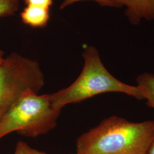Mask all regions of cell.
Masks as SVG:
<instances>
[{
	"label": "cell",
	"mask_w": 154,
	"mask_h": 154,
	"mask_svg": "<svg viewBox=\"0 0 154 154\" xmlns=\"http://www.w3.org/2000/svg\"><path fill=\"white\" fill-rule=\"evenodd\" d=\"M13 154H47L44 151H39L30 147L27 143L22 140L18 141L16 144Z\"/></svg>",
	"instance_id": "obj_10"
},
{
	"label": "cell",
	"mask_w": 154,
	"mask_h": 154,
	"mask_svg": "<svg viewBox=\"0 0 154 154\" xmlns=\"http://www.w3.org/2000/svg\"><path fill=\"white\" fill-rule=\"evenodd\" d=\"M154 135L153 121L111 116L78 138L76 149L81 154H147Z\"/></svg>",
	"instance_id": "obj_1"
},
{
	"label": "cell",
	"mask_w": 154,
	"mask_h": 154,
	"mask_svg": "<svg viewBox=\"0 0 154 154\" xmlns=\"http://www.w3.org/2000/svg\"><path fill=\"white\" fill-rule=\"evenodd\" d=\"M50 9L26 6L21 11L22 22L33 28H45L49 21Z\"/></svg>",
	"instance_id": "obj_6"
},
{
	"label": "cell",
	"mask_w": 154,
	"mask_h": 154,
	"mask_svg": "<svg viewBox=\"0 0 154 154\" xmlns=\"http://www.w3.org/2000/svg\"><path fill=\"white\" fill-rule=\"evenodd\" d=\"M76 154H79V153H77Z\"/></svg>",
	"instance_id": "obj_14"
},
{
	"label": "cell",
	"mask_w": 154,
	"mask_h": 154,
	"mask_svg": "<svg viewBox=\"0 0 154 154\" xmlns=\"http://www.w3.org/2000/svg\"><path fill=\"white\" fill-rule=\"evenodd\" d=\"M61 110L53 106L48 94L29 91L0 121V139L14 132L29 138L45 134L57 126Z\"/></svg>",
	"instance_id": "obj_3"
},
{
	"label": "cell",
	"mask_w": 154,
	"mask_h": 154,
	"mask_svg": "<svg viewBox=\"0 0 154 154\" xmlns=\"http://www.w3.org/2000/svg\"><path fill=\"white\" fill-rule=\"evenodd\" d=\"M147 154H154V135L152 140L150 143Z\"/></svg>",
	"instance_id": "obj_12"
},
{
	"label": "cell",
	"mask_w": 154,
	"mask_h": 154,
	"mask_svg": "<svg viewBox=\"0 0 154 154\" xmlns=\"http://www.w3.org/2000/svg\"><path fill=\"white\" fill-rule=\"evenodd\" d=\"M137 86L143 97L146 99L148 106L154 109V74L143 72L138 75L137 79Z\"/></svg>",
	"instance_id": "obj_7"
},
{
	"label": "cell",
	"mask_w": 154,
	"mask_h": 154,
	"mask_svg": "<svg viewBox=\"0 0 154 154\" xmlns=\"http://www.w3.org/2000/svg\"><path fill=\"white\" fill-rule=\"evenodd\" d=\"M122 7L126 6L125 14L133 25L142 20L154 21V0H113Z\"/></svg>",
	"instance_id": "obj_5"
},
{
	"label": "cell",
	"mask_w": 154,
	"mask_h": 154,
	"mask_svg": "<svg viewBox=\"0 0 154 154\" xmlns=\"http://www.w3.org/2000/svg\"><path fill=\"white\" fill-rule=\"evenodd\" d=\"M4 52L3 50H2L1 49H0V63L2 61V60L4 59Z\"/></svg>",
	"instance_id": "obj_13"
},
{
	"label": "cell",
	"mask_w": 154,
	"mask_h": 154,
	"mask_svg": "<svg viewBox=\"0 0 154 154\" xmlns=\"http://www.w3.org/2000/svg\"><path fill=\"white\" fill-rule=\"evenodd\" d=\"M19 6V0H0V18L14 16Z\"/></svg>",
	"instance_id": "obj_8"
},
{
	"label": "cell",
	"mask_w": 154,
	"mask_h": 154,
	"mask_svg": "<svg viewBox=\"0 0 154 154\" xmlns=\"http://www.w3.org/2000/svg\"><path fill=\"white\" fill-rule=\"evenodd\" d=\"M82 57L84 60L82 70L76 80L67 88L48 94L54 107L62 110L66 105L107 93L125 94L136 99H143L137 86L122 82L107 70L96 48L86 46Z\"/></svg>",
	"instance_id": "obj_2"
},
{
	"label": "cell",
	"mask_w": 154,
	"mask_h": 154,
	"mask_svg": "<svg viewBox=\"0 0 154 154\" xmlns=\"http://www.w3.org/2000/svg\"><path fill=\"white\" fill-rule=\"evenodd\" d=\"M28 6L43 8L50 9L53 4V0H22Z\"/></svg>",
	"instance_id": "obj_11"
},
{
	"label": "cell",
	"mask_w": 154,
	"mask_h": 154,
	"mask_svg": "<svg viewBox=\"0 0 154 154\" xmlns=\"http://www.w3.org/2000/svg\"><path fill=\"white\" fill-rule=\"evenodd\" d=\"M83 1H94L98 3L99 5L103 7H109L112 8H121L122 6L113 0H63L60 5V9H63L69 6L72 5L74 3Z\"/></svg>",
	"instance_id": "obj_9"
},
{
	"label": "cell",
	"mask_w": 154,
	"mask_h": 154,
	"mask_svg": "<svg viewBox=\"0 0 154 154\" xmlns=\"http://www.w3.org/2000/svg\"><path fill=\"white\" fill-rule=\"evenodd\" d=\"M44 74L35 60L13 52L0 63V121L29 91L39 93Z\"/></svg>",
	"instance_id": "obj_4"
}]
</instances>
